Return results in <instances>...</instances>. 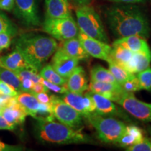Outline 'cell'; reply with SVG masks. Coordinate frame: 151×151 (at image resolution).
<instances>
[{
  "label": "cell",
  "mask_w": 151,
  "mask_h": 151,
  "mask_svg": "<svg viewBox=\"0 0 151 151\" xmlns=\"http://www.w3.org/2000/svg\"><path fill=\"white\" fill-rule=\"evenodd\" d=\"M105 15L109 27L116 37L136 35L146 39L150 36L148 19L137 6L130 4L111 6Z\"/></svg>",
  "instance_id": "obj_1"
},
{
  "label": "cell",
  "mask_w": 151,
  "mask_h": 151,
  "mask_svg": "<svg viewBox=\"0 0 151 151\" xmlns=\"http://www.w3.org/2000/svg\"><path fill=\"white\" fill-rule=\"evenodd\" d=\"M35 124V134L42 142L71 144L90 143V137L84 134L79 129H73L69 126L55 122L52 115L48 116H37Z\"/></svg>",
  "instance_id": "obj_2"
},
{
  "label": "cell",
  "mask_w": 151,
  "mask_h": 151,
  "mask_svg": "<svg viewBox=\"0 0 151 151\" xmlns=\"http://www.w3.org/2000/svg\"><path fill=\"white\" fill-rule=\"evenodd\" d=\"M16 48L30 65L39 71L56 51L58 43L52 37L26 34L17 39Z\"/></svg>",
  "instance_id": "obj_3"
},
{
  "label": "cell",
  "mask_w": 151,
  "mask_h": 151,
  "mask_svg": "<svg viewBox=\"0 0 151 151\" xmlns=\"http://www.w3.org/2000/svg\"><path fill=\"white\" fill-rule=\"evenodd\" d=\"M86 118L97 131L98 138L104 143L116 144L125 132L126 124L113 117L92 113Z\"/></svg>",
  "instance_id": "obj_4"
},
{
  "label": "cell",
  "mask_w": 151,
  "mask_h": 151,
  "mask_svg": "<svg viewBox=\"0 0 151 151\" xmlns=\"http://www.w3.org/2000/svg\"><path fill=\"white\" fill-rule=\"evenodd\" d=\"M76 16L81 32L103 42H109L101 18L92 7L88 5L80 6L76 11Z\"/></svg>",
  "instance_id": "obj_5"
},
{
  "label": "cell",
  "mask_w": 151,
  "mask_h": 151,
  "mask_svg": "<svg viewBox=\"0 0 151 151\" xmlns=\"http://www.w3.org/2000/svg\"><path fill=\"white\" fill-rule=\"evenodd\" d=\"M43 29L52 38L62 41L77 37L80 31L72 16L59 18H46Z\"/></svg>",
  "instance_id": "obj_6"
},
{
  "label": "cell",
  "mask_w": 151,
  "mask_h": 151,
  "mask_svg": "<svg viewBox=\"0 0 151 151\" xmlns=\"http://www.w3.org/2000/svg\"><path fill=\"white\" fill-rule=\"evenodd\" d=\"M50 104L52 115L60 122L73 129H79L82 125V116L60 97L51 95Z\"/></svg>",
  "instance_id": "obj_7"
},
{
  "label": "cell",
  "mask_w": 151,
  "mask_h": 151,
  "mask_svg": "<svg viewBox=\"0 0 151 151\" xmlns=\"http://www.w3.org/2000/svg\"><path fill=\"white\" fill-rule=\"evenodd\" d=\"M117 103L132 116L141 121L151 122V107L136 98L132 93L124 92Z\"/></svg>",
  "instance_id": "obj_8"
},
{
  "label": "cell",
  "mask_w": 151,
  "mask_h": 151,
  "mask_svg": "<svg viewBox=\"0 0 151 151\" xmlns=\"http://www.w3.org/2000/svg\"><path fill=\"white\" fill-rule=\"evenodd\" d=\"M86 51L90 56L104 60L108 62L110 60V52L112 47L107 43L90 37L79 31L78 37Z\"/></svg>",
  "instance_id": "obj_9"
},
{
  "label": "cell",
  "mask_w": 151,
  "mask_h": 151,
  "mask_svg": "<svg viewBox=\"0 0 151 151\" xmlns=\"http://www.w3.org/2000/svg\"><path fill=\"white\" fill-rule=\"evenodd\" d=\"M78 60L69 56L60 48L54 52L51 65L58 74L67 79L78 66Z\"/></svg>",
  "instance_id": "obj_10"
},
{
  "label": "cell",
  "mask_w": 151,
  "mask_h": 151,
  "mask_svg": "<svg viewBox=\"0 0 151 151\" xmlns=\"http://www.w3.org/2000/svg\"><path fill=\"white\" fill-rule=\"evenodd\" d=\"M18 16L27 26L37 27L40 24L35 0H15Z\"/></svg>",
  "instance_id": "obj_11"
},
{
  "label": "cell",
  "mask_w": 151,
  "mask_h": 151,
  "mask_svg": "<svg viewBox=\"0 0 151 151\" xmlns=\"http://www.w3.org/2000/svg\"><path fill=\"white\" fill-rule=\"evenodd\" d=\"M90 92L100 94L113 101H118L124 91L118 83L91 81L89 85Z\"/></svg>",
  "instance_id": "obj_12"
},
{
  "label": "cell",
  "mask_w": 151,
  "mask_h": 151,
  "mask_svg": "<svg viewBox=\"0 0 151 151\" xmlns=\"http://www.w3.org/2000/svg\"><path fill=\"white\" fill-rule=\"evenodd\" d=\"M90 92L95 103L96 110L94 113L103 116H109L113 117V118L117 117V118H123L124 120L129 119L127 115L122 112L121 110H120V109L117 107V106L113 103V101L100 94L92 92Z\"/></svg>",
  "instance_id": "obj_13"
},
{
  "label": "cell",
  "mask_w": 151,
  "mask_h": 151,
  "mask_svg": "<svg viewBox=\"0 0 151 151\" xmlns=\"http://www.w3.org/2000/svg\"><path fill=\"white\" fill-rule=\"evenodd\" d=\"M114 45L124 47L133 52H140L151 54L150 49L149 48L146 39L139 36L132 35L118 38L113 43V46Z\"/></svg>",
  "instance_id": "obj_14"
},
{
  "label": "cell",
  "mask_w": 151,
  "mask_h": 151,
  "mask_svg": "<svg viewBox=\"0 0 151 151\" xmlns=\"http://www.w3.org/2000/svg\"><path fill=\"white\" fill-rule=\"evenodd\" d=\"M66 86L69 91L78 94H83L88 89L89 85L83 68L81 66H77L75 68L73 72L67 78Z\"/></svg>",
  "instance_id": "obj_15"
},
{
  "label": "cell",
  "mask_w": 151,
  "mask_h": 151,
  "mask_svg": "<svg viewBox=\"0 0 151 151\" xmlns=\"http://www.w3.org/2000/svg\"><path fill=\"white\" fill-rule=\"evenodd\" d=\"M46 18H59L71 16L69 0H45Z\"/></svg>",
  "instance_id": "obj_16"
},
{
  "label": "cell",
  "mask_w": 151,
  "mask_h": 151,
  "mask_svg": "<svg viewBox=\"0 0 151 151\" xmlns=\"http://www.w3.org/2000/svg\"><path fill=\"white\" fill-rule=\"evenodd\" d=\"M0 60L4 67L11 69L13 71L32 69L38 72V70L24 60V57L17 48H15L11 53L0 58Z\"/></svg>",
  "instance_id": "obj_17"
},
{
  "label": "cell",
  "mask_w": 151,
  "mask_h": 151,
  "mask_svg": "<svg viewBox=\"0 0 151 151\" xmlns=\"http://www.w3.org/2000/svg\"><path fill=\"white\" fill-rule=\"evenodd\" d=\"M0 115L14 127L23 123L26 116H28L24 109L18 101L10 106L1 109Z\"/></svg>",
  "instance_id": "obj_18"
},
{
  "label": "cell",
  "mask_w": 151,
  "mask_h": 151,
  "mask_svg": "<svg viewBox=\"0 0 151 151\" xmlns=\"http://www.w3.org/2000/svg\"><path fill=\"white\" fill-rule=\"evenodd\" d=\"M60 48L69 56L78 60H87L90 57L78 37L71 38L67 40L62 41Z\"/></svg>",
  "instance_id": "obj_19"
},
{
  "label": "cell",
  "mask_w": 151,
  "mask_h": 151,
  "mask_svg": "<svg viewBox=\"0 0 151 151\" xmlns=\"http://www.w3.org/2000/svg\"><path fill=\"white\" fill-rule=\"evenodd\" d=\"M143 131L136 125L126 126L124 133L116 144L122 148H127L143 140Z\"/></svg>",
  "instance_id": "obj_20"
},
{
  "label": "cell",
  "mask_w": 151,
  "mask_h": 151,
  "mask_svg": "<svg viewBox=\"0 0 151 151\" xmlns=\"http://www.w3.org/2000/svg\"><path fill=\"white\" fill-rule=\"evenodd\" d=\"M16 98L17 101L27 113L28 116H31L34 118H37V111L41 103L32 94L27 92H18Z\"/></svg>",
  "instance_id": "obj_21"
},
{
  "label": "cell",
  "mask_w": 151,
  "mask_h": 151,
  "mask_svg": "<svg viewBox=\"0 0 151 151\" xmlns=\"http://www.w3.org/2000/svg\"><path fill=\"white\" fill-rule=\"evenodd\" d=\"M133 53V52L130 51L129 50L124 48V47L114 45L111 48L110 60L108 62H114L116 65L127 70L128 65L132 59Z\"/></svg>",
  "instance_id": "obj_22"
},
{
  "label": "cell",
  "mask_w": 151,
  "mask_h": 151,
  "mask_svg": "<svg viewBox=\"0 0 151 151\" xmlns=\"http://www.w3.org/2000/svg\"><path fill=\"white\" fill-rule=\"evenodd\" d=\"M61 99L67 104L71 106L72 108L77 111L84 118H87L90 113L87 111L83 102V94L75 93L70 91H68L63 94Z\"/></svg>",
  "instance_id": "obj_23"
},
{
  "label": "cell",
  "mask_w": 151,
  "mask_h": 151,
  "mask_svg": "<svg viewBox=\"0 0 151 151\" xmlns=\"http://www.w3.org/2000/svg\"><path fill=\"white\" fill-rule=\"evenodd\" d=\"M151 54L144 52H134L127 67V70L132 73L141 72L150 67Z\"/></svg>",
  "instance_id": "obj_24"
},
{
  "label": "cell",
  "mask_w": 151,
  "mask_h": 151,
  "mask_svg": "<svg viewBox=\"0 0 151 151\" xmlns=\"http://www.w3.org/2000/svg\"><path fill=\"white\" fill-rule=\"evenodd\" d=\"M90 76L92 81L117 83L109 69H106L101 65H95L92 67L90 71Z\"/></svg>",
  "instance_id": "obj_25"
},
{
  "label": "cell",
  "mask_w": 151,
  "mask_h": 151,
  "mask_svg": "<svg viewBox=\"0 0 151 151\" xmlns=\"http://www.w3.org/2000/svg\"><path fill=\"white\" fill-rule=\"evenodd\" d=\"M39 75L41 76V78L46 79V80L51 83H53L55 84L66 86L67 79L58 74L52 68L51 65H46L41 68Z\"/></svg>",
  "instance_id": "obj_26"
},
{
  "label": "cell",
  "mask_w": 151,
  "mask_h": 151,
  "mask_svg": "<svg viewBox=\"0 0 151 151\" xmlns=\"http://www.w3.org/2000/svg\"><path fill=\"white\" fill-rule=\"evenodd\" d=\"M0 81L10 85L18 92L21 89V81L16 73L11 69H7L3 66H0Z\"/></svg>",
  "instance_id": "obj_27"
},
{
  "label": "cell",
  "mask_w": 151,
  "mask_h": 151,
  "mask_svg": "<svg viewBox=\"0 0 151 151\" xmlns=\"http://www.w3.org/2000/svg\"><path fill=\"white\" fill-rule=\"evenodd\" d=\"M108 63L109 65V71L112 73L113 77L116 79V82L118 83L120 85L124 83L125 81L130 78H134L136 76L134 73L129 72V71L123 69L114 62H109Z\"/></svg>",
  "instance_id": "obj_28"
},
{
  "label": "cell",
  "mask_w": 151,
  "mask_h": 151,
  "mask_svg": "<svg viewBox=\"0 0 151 151\" xmlns=\"http://www.w3.org/2000/svg\"><path fill=\"white\" fill-rule=\"evenodd\" d=\"M137 78L141 90L151 92V68L149 67L141 72L137 73Z\"/></svg>",
  "instance_id": "obj_29"
},
{
  "label": "cell",
  "mask_w": 151,
  "mask_h": 151,
  "mask_svg": "<svg viewBox=\"0 0 151 151\" xmlns=\"http://www.w3.org/2000/svg\"><path fill=\"white\" fill-rule=\"evenodd\" d=\"M17 29L16 27L9 20L8 17L3 13L0 12V33L8 32L15 35Z\"/></svg>",
  "instance_id": "obj_30"
},
{
  "label": "cell",
  "mask_w": 151,
  "mask_h": 151,
  "mask_svg": "<svg viewBox=\"0 0 151 151\" xmlns=\"http://www.w3.org/2000/svg\"><path fill=\"white\" fill-rule=\"evenodd\" d=\"M18 76V78L22 80L23 78H29L33 81L35 83H36L41 82V77L40 75L37 73V71L32 70V69H24V70H20L14 71Z\"/></svg>",
  "instance_id": "obj_31"
},
{
  "label": "cell",
  "mask_w": 151,
  "mask_h": 151,
  "mask_svg": "<svg viewBox=\"0 0 151 151\" xmlns=\"http://www.w3.org/2000/svg\"><path fill=\"white\" fill-rule=\"evenodd\" d=\"M121 86L124 92H129V93H133V92L139 91L141 90L139 81H138L136 76L134 78H130L125 81L124 83L121 85Z\"/></svg>",
  "instance_id": "obj_32"
},
{
  "label": "cell",
  "mask_w": 151,
  "mask_h": 151,
  "mask_svg": "<svg viewBox=\"0 0 151 151\" xmlns=\"http://www.w3.org/2000/svg\"><path fill=\"white\" fill-rule=\"evenodd\" d=\"M127 151H151V139L144 138L141 142L126 148Z\"/></svg>",
  "instance_id": "obj_33"
},
{
  "label": "cell",
  "mask_w": 151,
  "mask_h": 151,
  "mask_svg": "<svg viewBox=\"0 0 151 151\" xmlns=\"http://www.w3.org/2000/svg\"><path fill=\"white\" fill-rule=\"evenodd\" d=\"M41 82L45 86L48 88V90L55 92V93H59V94H65L68 91L67 88L66 86H59V85L55 84L53 83L50 82V81L46 80V79L41 78Z\"/></svg>",
  "instance_id": "obj_34"
},
{
  "label": "cell",
  "mask_w": 151,
  "mask_h": 151,
  "mask_svg": "<svg viewBox=\"0 0 151 151\" xmlns=\"http://www.w3.org/2000/svg\"><path fill=\"white\" fill-rule=\"evenodd\" d=\"M18 93V92L14 88L11 86L10 85L6 83L4 81H0V94L16 97Z\"/></svg>",
  "instance_id": "obj_35"
},
{
  "label": "cell",
  "mask_w": 151,
  "mask_h": 151,
  "mask_svg": "<svg viewBox=\"0 0 151 151\" xmlns=\"http://www.w3.org/2000/svg\"><path fill=\"white\" fill-rule=\"evenodd\" d=\"M83 102L84 105L87 111H88L90 113H92L95 112L96 110V106H95V103L92 98L90 92H88V93L85 94L83 95Z\"/></svg>",
  "instance_id": "obj_36"
},
{
  "label": "cell",
  "mask_w": 151,
  "mask_h": 151,
  "mask_svg": "<svg viewBox=\"0 0 151 151\" xmlns=\"http://www.w3.org/2000/svg\"><path fill=\"white\" fill-rule=\"evenodd\" d=\"M13 36L14 35L8 32L0 33V52L10 46Z\"/></svg>",
  "instance_id": "obj_37"
},
{
  "label": "cell",
  "mask_w": 151,
  "mask_h": 151,
  "mask_svg": "<svg viewBox=\"0 0 151 151\" xmlns=\"http://www.w3.org/2000/svg\"><path fill=\"white\" fill-rule=\"evenodd\" d=\"M37 98L38 101L43 104H50L51 96H49L47 92H40V93H31Z\"/></svg>",
  "instance_id": "obj_38"
},
{
  "label": "cell",
  "mask_w": 151,
  "mask_h": 151,
  "mask_svg": "<svg viewBox=\"0 0 151 151\" xmlns=\"http://www.w3.org/2000/svg\"><path fill=\"white\" fill-rule=\"evenodd\" d=\"M20 81H21V89H20V92H31L35 83L29 78H23Z\"/></svg>",
  "instance_id": "obj_39"
},
{
  "label": "cell",
  "mask_w": 151,
  "mask_h": 151,
  "mask_svg": "<svg viewBox=\"0 0 151 151\" xmlns=\"http://www.w3.org/2000/svg\"><path fill=\"white\" fill-rule=\"evenodd\" d=\"M15 0H0V9L11 11L14 9Z\"/></svg>",
  "instance_id": "obj_40"
},
{
  "label": "cell",
  "mask_w": 151,
  "mask_h": 151,
  "mask_svg": "<svg viewBox=\"0 0 151 151\" xmlns=\"http://www.w3.org/2000/svg\"><path fill=\"white\" fill-rule=\"evenodd\" d=\"M48 91L49 90L48 88L42 83L39 82L34 84L30 93H40V92H48Z\"/></svg>",
  "instance_id": "obj_41"
},
{
  "label": "cell",
  "mask_w": 151,
  "mask_h": 151,
  "mask_svg": "<svg viewBox=\"0 0 151 151\" xmlns=\"http://www.w3.org/2000/svg\"><path fill=\"white\" fill-rule=\"evenodd\" d=\"M16 127L11 125L0 115V130H14Z\"/></svg>",
  "instance_id": "obj_42"
},
{
  "label": "cell",
  "mask_w": 151,
  "mask_h": 151,
  "mask_svg": "<svg viewBox=\"0 0 151 151\" xmlns=\"http://www.w3.org/2000/svg\"><path fill=\"white\" fill-rule=\"evenodd\" d=\"M115 3H121V4H134L138 3H143L146 0H109Z\"/></svg>",
  "instance_id": "obj_43"
},
{
  "label": "cell",
  "mask_w": 151,
  "mask_h": 151,
  "mask_svg": "<svg viewBox=\"0 0 151 151\" xmlns=\"http://www.w3.org/2000/svg\"><path fill=\"white\" fill-rule=\"evenodd\" d=\"M72 1L76 4L80 6L88 5L91 0H72Z\"/></svg>",
  "instance_id": "obj_44"
},
{
  "label": "cell",
  "mask_w": 151,
  "mask_h": 151,
  "mask_svg": "<svg viewBox=\"0 0 151 151\" xmlns=\"http://www.w3.org/2000/svg\"><path fill=\"white\" fill-rule=\"evenodd\" d=\"M12 148H14V147L7 146V145H6L4 143H3V142H1V141H0V151H1V150H15V149H13Z\"/></svg>",
  "instance_id": "obj_45"
},
{
  "label": "cell",
  "mask_w": 151,
  "mask_h": 151,
  "mask_svg": "<svg viewBox=\"0 0 151 151\" xmlns=\"http://www.w3.org/2000/svg\"><path fill=\"white\" fill-rule=\"evenodd\" d=\"M149 132H150V135H151V127H150V129H149Z\"/></svg>",
  "instance_id": "obj_46"
},
{
  "label": "cell",
  "mask_w": 151,
  "mask_h": 151,
  "mask_svg": "<svg viewBox=\"0 0 151 151\" xmlns=\"http://www.w3.org/2000/svg\"><path fill=\"white\" fill-rule=\"evenodd\" d=\"M0 66H3L2 64H1V60H0ZM3 67H4V66H3Z\"/></svg>",
  "instance_id": "obj_47"
},
{
  "label": "cell",
  "mask_w": 151,
  "mask_h": 151,
  "mask_svg": "<svg viewBox=\"0 0 151 151\" xmlns=\"http://www.w3.org/2000/svg\"><path fill=\"white\" fill-rule=\"evenodd\" d=\"M148 106H150V107H151V104H148Z\"/></svg>",
  "instance_id": "obj_48"
},
{
  "label": "cell",
  "mask_w": 151,
  "mask_h": 151,
  "mask_svg": "<svg viewBox=\"0 0 151 151\" xmlns=\"http://www.w3.org/2000/svg\"><path fill=\"white\" fill-rule=\"evenodd\" d=\"M0 113H1V110H0Z\"/></svg>",
  "instance_id": "obj_49"
}]
</instances>
